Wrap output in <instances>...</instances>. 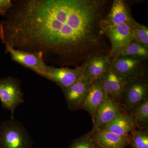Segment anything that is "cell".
<instances>
[{
	"label": "cell",
	"instance_id": "6da1fadb",
	"mask_svg": "<svg viewBox=\"0 0 148 148\" xmlns=\"http://www.w3.org/2000/svg\"><path fill=\"white\" fill-rule=\"evenodd\" d=\"M29 132L20 121L11 118L0 124V148H32Z\"/></svg>",
	"mask_w": 148,
	"mask_h": 148
},
{
	"label": "cell",
	"instance_id": "7a4b0ae2",
	"mask_svg": "<svg viewBox=\"0 0 148 148\" xmlns=\"http://www.w3.org/2000/svg\"><path fill=\"white\" fill-rule=\"evenodd\" d=\"M20 84V81L13 77L0 78V101L3 108L10 111L12 119L16 108L24 102Z\"/></svg>",
	"mask_w": 148,
	"mask_h": 148
},
{
	"label": "cell",
	"instance_id": "3957f363",
	"mask_svg": "<svg viewBox=\"0 0 148 148\" xmlns=\"http://www.w3.org/2000/svg\"><path fill=\"white\" fill-rule=\"evenodd\" d=\"M103 31L110 42L111 58L118 56L134 40L132 26L127 23L108 27Z\"/></svg>",
	"mask_w": 148,
	"mask_h": 148
},
{
	"label": "cell",
	"instance_id": "277c9868",
	"mask_svg": "<svg viewBox=\"0 0 148 148\" xmlns=\"http://www.w3.org/2000/svg\"><path fill=\"white\" fill-rule=\"evenodd\" d=\"M148 99V83L147 77H131L125 79L123 105L127 111Z\"/></svg>",
	"mask_w": 148,
	"mask_h": 148
},
{
	"label": "cell",
	"instance_id": "5b68a950",
	"mask_svg": "<svg viewBox=\"0 0 148 148\" xmlns=\"http://www.w3.org/2000/svg\"><path fill=\"white\" fill-rule=\"evenodd\" d=\"M147 60L133 56H118L111 58V70L117 75L129 77L146 76Z\"/></svg>",
	"mask_w": 148,
	"mask_h": 148
},
{
	"label": "cell",
	"instance_id": "8992f818",
	"mask_svg": "<svg viewBox=\"0 0 148 148\" xmlns=\"http://www.w3.org/2000/svg\"><path fill=\"white\" fill-rule=\"evenodd\" d=\"M5 51L10 54L12 61L46 78L49 66L44 61L41 53L21 51L5 45Z\"/></svg>",
	"mask_w": 148,
	"mask_h": 148
},
{
	"label": "cell",
	"instance_id": "52a82bcc",
	"mask_svg": "<svg viewBox=\"0 0 148 148\" xmlns=\"http://www.w3.org/2000/svg\"><path fill=\"white\" fill-rule=\"evenodd\" d=\"M127 111L121 103L108 95L96 112L92 130L101 129L103 125Z\"/></svg>",
	"mask_w": 148,
	"mask_h": 148
},
{
	"label": "cell",
	"instance_id": "ba28073f",
	"mask_svg": "<svg viewBox=\"0 0 148 148\" xmlns=\"http://www.w3.org/2000/svg\"><path fill=\"white\" fill-rule=\"evenodd\" d=\"M85 67L83 63L74 69L49 66L46 79L55 83L61 89L66 88L84 77Z\"/></svg>",
	"mask_w": 148,
	"mask_h": 148
},
{
	"label": "cell",
	"instance_id": "9c48e42d",
	"mask_svg": "<svg viewBox=\"0 0 148 148\" xmlns=\"http://www.w3.org/2000/svg\"><path fill=\"white\" fill-rule=\"evenodd\" d=\"M111 57L110 53L98 52L90 54L84 61V77L92 80L99 79L111 69Z\"/></svg>",
	"mask_w": 148,
	"mask_h": 148
},
{
	"label": "cell",
	"instance_id": "30bf717a",
	"mask_svg": "<svg viewBox=\"0 0 148 148\" xmlns=\"http://www.w3.org/2000/svg\"><path fill=\"white\" fill-rule=\"evenodd\" d=\"M132 16L127 2L123 0H114L108 13L102 21L103 30L122 23L132 25L136 21Z\"/></svg>",
	"mask_w": 148,
	"mask_h": 148
},
{
	"label": "cell",
	"instance_id": "8fae6325",
	"mask_svg": "<svg viewBox=\"0 0 148 148\" xmlns=\"http://www.w3.org/2000/svg\"><path fill=\"white\" fill-rule=\"evenodd\" d=\"M93 81L83 77L69 87L61 88L70 110H79L80 105Z\"/></svg>",
	"mask_w": 148,
	"mask_h": 148
},
{
	"label": "cell",
	"instance_id": "7c38bea8",
	"mask_svg": "<svg viewBox=\"0 0 148 148\" xmlns=\"http://www.w3.org/2000/svg\"><path fill=\"white\" fill-rule=\"evenodd\" d=\"M107 96L100 79L94 80L81 103L79 109L87 112L93 121L96 112Z\"/></svg>",
	"mask_w": 148,
	"mask_h": 148
},
{
	"label": "cell",
	"instance_id": "4fadbf2b",
	"mask_svg": "<svg viewBox=\"0 0 148 148\" xmlns=\"http://www.w3.org/2000/svg\"><path fill=\"white\" fill-rule=\"evenodd\" d=\"M130 134L121 136L98 129L90 132L92 141L103 148H126L129 145Z\"/></svg>",
	"mask_w": 148,
	"mask_h": 148
},
{
	"label": "cell",
	"instance_id": "5bb4252c",
	"mask_svg": "<svg viewBox=\"0 0 148 148\" xmlns=\"http://www.w3.org/2000/svg\"><path fill=\"white\" fill-rule=\"evenodd\" d=\"M100 79L107 95H110L122 104L125 78L110 69L103 74Z\"/></svg>",
	"mask_w": 148,
	"mask_h": 148
},
{
	"label": "cell",
	"instance_id": "9a60e30c",
	"mask_svg": "<svg viewBox=\"0 0 148 148\" xmlns=\"http://www.w3.org/2000/svg\"><path fill=\"white\" fill-rule=\"evenodd\" d=\"M135 119L129 111L103 125L101 130L121 136H127L136 129Z\"/></svg>",
	"mask_w": 148,
	"mask_h": 148
},
{
	"label": "cell",
	"instance_id": "2e32d148",
	"mask_svg": "<svg viewBox=\"0 0 148 148\" xmlns=\"http://www.w3.org/2000/svg\"><path fill=\"white\" fill-rule=\"evenodd\" d=\"M135 119L137 127L147 129L148 127V99L138 103L129 110Z\"/></svg>",
	"mask_w": 148,
	"mask_h": 148
},
{
	"label": "cell",
	"instance_id": "e0dca14e",
	"mask_svg": "<svg viewBox=\"0 0 148 148\" xmlns=\"http://www.w3.org/2000/svg\"><path fill=\"white\" fill-rule=\"evenodd\" d=\"M133 56L148 60V48L134 40L118 56Z\"/></svg>",
	"mask_w": 148,
	"mask_h": 148
},
{
	"label": "cell",
	"instance_id": "ac0fdd59",
	"mask_svg": "<svg viewBox=\"0 0 148 148\" xmlns=\"http://www.w3.org/2000/svg\"><path fill=\"white\" fill-rule=\"evenodd\" d=\"M129 145L132 148H148V131L135 130L130 134Z\"/></svg>",
	"mask_w": 148,
	"mask_h": 148
},
{
	"label": "cell",
	"instance_id": "d6986e66",
	"mask_svg": "<svg viewBox=\"0 0 148 148\" xmlns=\"http://www.w3.org/2000/svg\"><path fill=\"white\" fill-rule=\"evenodd\" d=\"M132 26L134 34V40L148 48V27L135 21Z\"/></svg>",
	"mask_w": 148,
	"mask_h": 148
},
{
	"label": "cell",
	"instance_id": "ffe728a7",
	"mask_svg": "<svg viewBox=\"0 0 148 148\" xmlns=\"http://www.w3.org/2000/svg\"><path fill=\"white\" fill-rule=\"evenodd\" d=\"M94 142L90 138V132L75 139L68 148H94Z\"/></svg>",
	"mask_w": 148,
	"mask_h": 148
},
{
	"label": "cell",
	"instance_id": "44dd1931",
	"mask_svg": "<svg viewBox=\"0 0 148 148\" xmlns=\"http://www.w3.org/2000/svg\"><path fill=\"white\" fill-rule=\"evenodd\" d=\"M13 6V3L10 0H0V15L5 16Z\"/></svg>",
	"mask_w": 148,
	"mask_h": 148
},
{
	"label": "cell",
	"instance_id": "7402d4cb",
	"mask_svg": "<svg viewBox=\"0 0 148 148\" xmlns=\"http://www.w3.org/2000/svg\"><path fill=\"white\" fill-rule=\"evenodd\" d=\"M94 148H103L101 146L98 145L97 143H94Z\"/></svg>",
	"mask_w": 148,
	"mask_h": 148
}]
</instances>
